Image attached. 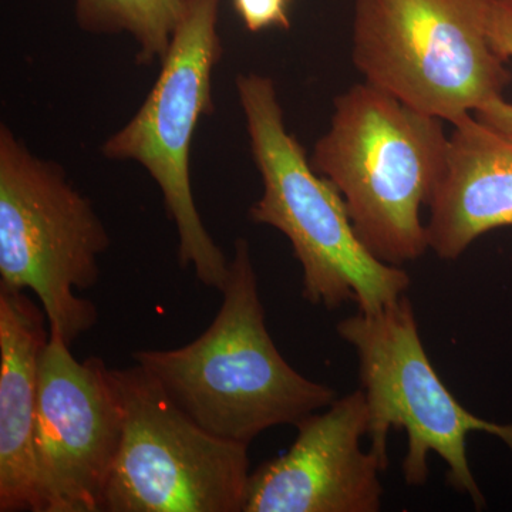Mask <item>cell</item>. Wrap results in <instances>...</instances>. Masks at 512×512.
I'll use <instances>...</instances> for the list:
<instances>
[{
  "mask_svg": "<svg viewBox=\"0 0 512 512\" xmlns=\"http://www.w3.org/2000/svg\"><path fill=\"white\" fill-rule=\"evenodd\" d=\"M220 311L188 345L133 353L185 414L214 436L251 444L259 434L326 409L338 393L306 379L281 355L265 325L247 239L235 242Z\"/></svg>",
  "mask_w": 512,
  "mask_h": 512,
  "instance_id": "cell-1",
  "label": "cell"
},
{
  "mask_svg": "<svg viewBox=\"0 0 512 512\" xmlns=\"http://www.w3.org/2000/svg\"><path fill=\"white\" fill-rule=\"evenodd\" d=\"M441 121L360 83L336 97L329 131L313 150L312 167L338 188L356 234L386 264L429 248L420 211L446 167Z\"/></svg>",
  "mask_w": 512,
  "mask_h": 512,
  "instance_id": "cell-2",
  "label": "cell"
},
{
  "mask_svg": "<svg viewBox=\"0 0 512 512\" xmlns=\"http://www.w3.org/2000/svg\"><path fill=\"white\" fill-rule=\"evenodd\" d=\"M237 89L264 183V194L249 215L291 242L302 266L305 301L328 309L353 301L359 312L376 313L406 295L409 274L365 247L338 188L312 167L286 130L274 82L242 74Z\"/></svg>",
  "mask_w": 512,
  "mask_h": 512,
  "instance_id": "cell-3",
  "label": "cell"
},
{
  "mask_svg": "<svg viewBox=\"0 0 512 512\" xmlns=\"http://www.w3.org/2000/svg\"><path fill=\"white\" fill-rule=\"evenodd\" d=\"M495 0H356L353 62L366 82L440 120L503 99L511 74L488 39Z\"/></svg>",
  "mask_w": 512,
  "mask_h": 512,
  "instance_id": "cell-4",
  "label": "cell"
},
{
  "mask_svg": "<svg viewBox=\"0 0 512 512\" xmlns=\"http://www.w3.org/2000/svg\"><path fill=\"white\" fill-rule=\"evenodd\" d=\"M110 235L92 202L63 167L33 156L0 128V286L30 291L49 332L72 345L97 323V308L77 291L100 279Z\"/></svg>",
  "mask_w": 512,
  "mask_h": 512,
  "instance_id": "cell-5",
  "label": "cell"
},
{
  "mask_svg": "<svg viewBox=\"0 0 512 512\" xmlns=\"http://www.w3.org/2000/svg\"><path fill=\"white\" fill-rule=\"evenodd\" d=\"M340 338L356 350L359 376L369 412L370 450L389 466L387 437L392 429L407 433L403 476L409 485L426 484L429 456L446 461L447 483L467 494L477 510L485 498L467 458V436L488 433L512 451V424L480 419L464 409L431 365L413 306L406 295L376 313L359 312L340 320Z\"/></svg>",
  "mask_w": 512,
  "mask_h": 512,
  "instance_id": "cell-6",
  "label": "cell"
},
{
  "mask_svg": "<svg viewBox=\"0 0 512 512\" xmlns=\"http://www.w3.org/2000/svg\"><path fill=\"white\" fill-rule=\"evenodd\" d=\"M220 0H187L157 82L140 110L104 143L110 160L136 161L160 187L178 234L181 268L221 292L229 261L205 228L192 194L190 156L198 123L214 111L212 74L222 56Z\"/></svg>",
  "mask_w": 512,
  "mask_h": 512,
  "instance_id": "cell-7",
  "label": "cell"
},
{
  "mask_svg": "<svg viewBox=\"0 0 512 512\" xmlns=\"http://www.w3.org/2000/svg\"><path fill=\"white\" fill-rule=\"evenodd\" d=\"M110 372L123 437L103 512H244L248 444L202 429L143 367Z\"/></svg>",
  "mask_w": 512,
  "mask_h": 512,
  "instance_id": "cell-8",
  "label": "cell"
},
{
  "mask_svg": "<svg viewBox=\"0 0 512 512\" xmlns=\"http://www.w3.org/2000/svg\"><path fill=\"white\" fill-rule=\"evenodd\" d=\"M123 437V407L110 367L77 360L49 332L40 357L35 457L39 512H103Z\"/></svg>",
  "mask_w": 512,
  "mask_h": 512,
  "instance_id": "cell-9",
  "label": "cell"
},
{
  "mask_svg": "<svg viewBox=\"0 0 512 512\" xmlns=\"http://www.w3.org/2000/svg\"><path fill=\"white\" fill-rule=\"evenodd\" d=\"M289 450L249 477L244 512H376L379 474L386 470L363 451L369 412L363 390L338 397L323 413L296 424Z\"/></svg>",
  "mask_w": 512,
  "mask_h": 512,
  "instance_id": "cell-10",
  "label": "cell"
},
{
  "mask_svg": "<svg viewBox=\"0 0 512 512\" xmlns=\"http://www.w3.org/2000/svg\"><path fill=\"white\" fill-rule=\"evenodd\" d=\"M429 207L427 244L441 259H457L481 235L512 227V131L473 114L456 121Z\"/></svg>",
  "mask_w": 512,
  "mask_h": 512,
  "instance_id": "cell-11",
  "label": "cell"
},
{
  "mask_svg": "<svg viewBox=\"0 0 512 512\" xmlns=\"http://www.w3.org/2000/svg\"><path fill=\"white\" fill-rule=\"evenodd\" d=\"M47 316L0 286V512H39L35 431Z\"/></svg>",
  "mask_w": 512,
  "mask_h": 512,
  "instance_id": "cell-12",
  "label": "cell"
},
{
  "mask_svg": "<svg viewBox=\"0 0 512 512\" xmlns=\"http://www.w3.org/2000/svg\"><path fill=\"white\" fill-rule=\"evenodd\" d=\"M187 0H74L76 19L87 32L130 33L138 45L137 62H161Z\"/></svg>",
  "mask_w": 512,
  "mask_h": 512,
  "instance_id": "cell-13",
  "label": "cell"
},
{
  "mask_svg": "<svg viewBox=\"0 0 512 512\" xmlns=\"http://www.w3.org/2000/svg\"><path fill=\"white\" fill-rule=\"evenodd\" d=\"M488 39L495 52L505 62L512 57V5L507 0H495L488 20ZM474 116L495 128L512 131V104L504 99L494 101Z\"/></svg>",
  "mask_w": 512,
  "mask_h": 512,
  "instance_id": "cell-14",
  "label": "cell"
},
{
  "mask_svg": "<svg viewBox=\"0 0 512 512\" xmlns=\"http://www.w3.org/2000/svg\"><path fill=\"white\" fill-rule=\"evenodd\" d=\"M239 18L251 32L264 29H288L291 0H232Z\"/></svg>",
  "mask_w": 512,
  "mask_h": 512,
  "instance_id": "cell-15",
  "label": "cell"
},
{
  "mask_svg": "<svg viewBox=\"0 0 512 512\" xmlns=\"http://www.w3.org/2000/svg\"><path fill=\"white\" fill-rule=\"evenodd\" d=\"M507 2H508V3H511V5H512V0H507Z\"/></svg>",
  "mask_w": 512,
  "mask_h": 512,
  "instance_id": "cell-16",
  "label": "cell"
}]
</instances>
